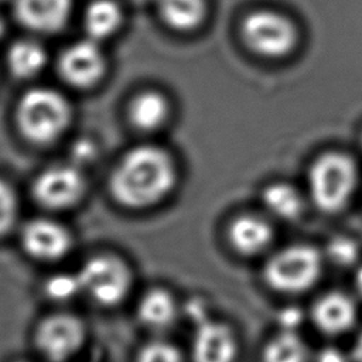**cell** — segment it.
Here are the masks:
<instances>
[{
    "mask_svg": "<svg viewBox=\"0 0 362 362\" xmlns=\"http://www.w3.org/2000/svg\"><path fill=\"white\" fill-rule=\"evenodd\" d=\"M177 184L173 157L161 147L144 144L130 148L110 174L113 198L130 209L151 208L164 201Z\"/></svg>",
    "mask_w": 362,
    "mask_h": 362,
    "instance_id": "6da1fadb",
    "label": "cell"
},
{
    "mask_svg": "<svg viewBox=\"0 0 362 362\" xmlns=\"http://www.w3.org/2000/svg\"><path fill=\"white\" fill-rule=\"evenodd\" d=\"M16 124L21 136L37 146L59 140L72 122V105L54 88L28 89L17 102Z\"/></svg>",
    "mask_w": 362,
    "mask_h": 362,
    "instance_id": "7a4b0ae2",
    "label": "cell"
},
{
    "mask_svg": "<svg viewBox=\"0 0 362 362\" xmlns=\"http://www.w3.org/2000/svg\"><path fill=\"white\" fill-rule=\"evenodd\" d=\"M307 181L314 205L325 214H335L351 201L358 184V168L346 154L325 153L311 164Z\"/></svg>",
    "mask_w": 362,
    "mask_h": 362,
    "instance_id": "3957f363",
    "label": "cell"
},
{
    "mask_svg": "<svg viewBox=\"0 0 362 362\" xmlns=\"http://www.w3.org/2000/svg\"><path fill=\"white\" fill-rule=\"evenodd\" d=\"M322 253L311 245L296 243L274 252L263 267L267 286L286 294H298L311 288L321 277Z\"/></svg>",
    "mask_w": 362,
    "mask_h": 362,
    "instance_id": "277c9868",
    "label": "cell"
},
{
    "mask_svg": "<svg viewBox=\"0 0 362 362\" xmlns=\"http://www.w3.org/2000/svg\"><path fill=\"white\" fill-rule=\"evenodd\" d=\"M76 273L82 294L103 307L120 304L132 288L133 277L129 264L110 253L89 257Z\"/></svg>",
    "mask_w": 362,
    "mask_h": 362,
    "instance_id": "5b68a950",
    "label": "cell"
},
{
    "mask_svg": "<svg viewBox=\"0 0 362 362\" xmlns=\"http://www.w3.org/2000/svg\"><path fill=\"white\" fill-rule=\"evenodd\" d=\"M242 37L252 51L267 58L287 55L298 38L294 24L287 17L269 10L246 16L242 23Z\"/></svg>",
    "mask_w": 362,
    "mask_h": 362,
    "instance_id": "8992f818",
    "label": "cell"
},
{
    "mask_svg": "<svg viewBox=\"0 0 362 362\" xmlns=\"http://www.w3.org/2000/svg\"><path fill=\"white\" fill-rule=\"evenodd\" d=\"M86 329L82 320L69 313L45 317L35 329V346L49 362H66L83 346Z\"/></svg>",
    "mask_w": 362,
    "mask_h": 362,
    "instance_id": "52a82bcc",
    "label": "cell"
},
{
    "mask_svg": "<svg viewBox=\"0 0 362 362\" xmlns=\"http://www.w3.org/2000/svg\"><path fill=\"white\" fill-rule=\"evenodd\" d=\"M85 191L86 180L83 173L72 163L51 165L41 171L33 182L34 199L52 211L75 206Z\"/></svg>",
    "mask_w": 362,
    "mask_h": 362,
    "instance_id": "ba28073f",
    "label": "cell"
},
{
    "mask_svg": "<svg viewBox=\"0 0 362 362\" xmlns=\"http://www.w3.org/2000/svg\"><path fill=\"white\" fill-rule=\"evenodd\" d=\"M107 59L100 44L83 38L66 45L58 58V74L72 88L90 89L105 76Z\"/></svg>",
    "mask_w": 362,
    "mask_h": 362,
    "instance_id": "9c48e42d",
    "label": "cell"
},
{
    "mask_svg": "<svg viewBox=\"0 0 362 362\" xmlns=\"http://www.w3.org/2000/svg\"><path fill=\"white\" fill-rule=\"evenodd\" d=\"M23 249L34 259L55 262L65 257L72 247L71 230L61 222L49 218L28 221L20 233Z\"/></svg>",
    "mask_w": 362,
    "mask_h": 362,
    "instance_id": "30bf717a",
    "label": "cell"
},
{
    "mask_svg": "<svg viewBox=\"0 0 362 362\" xmlns=\"http://www.w3.org/2000/svg\"><path fill=\"white\" fill-rule=\"evenodd\" d=\"M238 349L236 335L226 324L206 318L195 325L191 342L192 362H235Z\"/></svg>",
    "mask_w": 362,
    "mask_h": 362,
    "instance_id": "8fae6325",
    "label": "cell"
},
{
    "mask_svg": "<svg viewBox=\"0 0 362 362\" xmlns=\"http://www.w3.org/2000/svg\"><path fill=\"white\" fill-rule=\"evenodd\" d=\"M14 17L35 34H55L68 24L74 0H13Z\"/></svg>",
    "mask_w": 362,
    "mask_h": 362,
    "instance_id": "7c38bea8",
    "label": "cell"
},
{
    "mask_svg": "<svg viewBox=\"0 0 362 362\" xmlns=\"http://www.w3.org/2000/svg\"><path fill=\"white\" fill-rule=\"evenodd\" d=\"M358 317L355 300L342 291H328L314 303L311 318L325 335H341L349 331Z\"/></svg>",
    "mask_w": 362,
    "mask_h": 362,
    "instance_id": "4fadbf2b",
    "label": "cell"
},
{
    "mask_svg": "<svg viewBox=\"0 0 362 362\" xmlns=\"http://www.w3.org/2000/svg\"><path fill=\"white\" fill-rule=\"evenodd\" d=\"M273 228L262 216L239 215L228 226V240L230 246L243 256L263 253L273 242Z\"/></svg>",
    "mask_w": 362,
    "mask_h": 362,
    "instance_id": "5bb4252c",
    "label": "cell"
},
{
    "mask_svg": "<svg viewBox=\"0 0 362 362\" xmlns=\"http://www.w3.org/2000/svg\"><path fill=\"white\" fill-rule=\"evenodd\" d=\"M139 321L150 331L170 329L178 318V305L174 296L164 288L147 290L137 304Z\"/></svg>",
    "mask_w": 362,
    "mask_h": 362,
    "instance_id": "9a60e30c",
    "label": "cell"
},
{
    "mask_svg": "<svg viewBox=\"0 0 362 362\" xmlns=\"http://www.w3.org/2000/svg\"><path fill=\"white\" fill-rule=\"evenodd\" d=\"M123 10L116 0H92L82 16L86 38L98 44L112 38L123 25Z\"/></svg>",
    "mask_w": 362,
    "mask_h": 362,
    "instance_id": "2e32d148",
    "label": "cell"
},
{
    "mask_svg": "<svg viewBox=\"0 0 362 362\" xmlns=\"http://www.w3.org/2000/svg\"><path fill=\"white\" fill-rule=\"evenodd\" d=\"M170 105L157 90H143L132 98L127 106L129 122L141 132H154L168 119Z\"/></svg>",
    "mask_w": 362,
    "mask_h": 362,
    "instance_id": "e0dca14e",
    "label": "cell"
},
{
    "mask_svg": "<svg viewBox=\"0 0 362 362\" xmlns=\"http://www.w3.org/2000/svg\"><path fill=\"white\" fill-rule=\"evenodd\" d=\"M47 59L45 48L33 38H23L13 42L6 55L10 72L21 79L37 76L44 69Z\"/></svg>",
    "mask_w": 362,
    "mask_h": 362,
    "instance_id": "ac0fdd59",
    "label": "cell"
},
{
    "mask_svg": "<svg viewBox=\"0 0 362 362\" xmlns=\"http://www.w3.org/2000/svg\"><path fill=\"white\" fill-rule=\"evenodd\" d=\"M262 202L266 211L277 219L294 221L304 211L303 195L287 182H272L262 192Z\"/></svg>",
    "mask_w": 362,
    "mask_h": 362,
    "instance_id": "d6986e66",
    "label": "cell"
},
{
    "mask_svg": "<svg viewBox=\"0 0 362 362\" xmlns=\"http://www.w3.org/2000/svg\"><path fill=\"white\" fill-rule=\"evenodd\" d=\"M161 20L173 30L191 31L205 18V0H157Z\"/></svg>",
    "mask_w": 362,
    "mask_h": 362,
    "instance_id": "ffe728a7",
    "label": "cell"
},
{
    "mask_svg": "<svg viewBox=\"0 0 362 362\" xmlns=\"http://www.w3.org/2000/svg\"><path fill=\"white\" fill-rule=\"evenodd\" d=\"M310 349L297 332L280 331L263 348L262 362H308Z\"/></svg>",
    "mask_w": 362,
    "mask_h": 362,
    "instance_id": "44dd1931",
    "label": "cell"
},
{
    "mask_svg": "<svg viewBox=\"0 0 362 362\" xmlns=\"http://www.w3.org/2000/svg\"><path fill=\"white\" fill-rule=\"evenodd\" d=\"M322 256L334 266L348 269L356 266L361 256V247L354 238L338 235L327 242Z\"/></svg>",
    "mask_w": 362,
    "mask_h": 362,
    "instance_id": "7402d4cb",
    "label": "cell"
},
{
    "mask_svg": "<svg viewBox=\"0 0 362 362\" xmlns=\"http://www.w3.org/2000/svg\"><path fill=\"white\" fill-rule=\"evenodd\" d=\"M45 294L57 303H66L82 294L78 273H57L45 283Z\"/></svg>",
    "mask_w": 362,
    "mask_h": 362,
    "instance_id": "603a6c76",
    "label": "cell"
},
{
    "mask_svg": "<svg viewBox=\"0 0 362 362\" xmlns=\"http://www.w3.org/2000/svg\"><path fill=\"white\" fill-rule=\"evenodd\" d=\"M18 197L10 182L0 178V236L10 232L18 219Z\"/></svg>",
    "mask_w": 362,
    "mask_h": 362,
    "instance_id": "cb8c5ba5",
    "label": "cell"
},
{
    "mask_svg": "<svg viewBox=\"0 0 362 362\" xmlns=\"http://www.w3.org/2000/svg\"><path fill=\"white\" fill-rule=\"evenodd\" d=\"M136 362H184V356L173 342L154 339L141 346Z\"/></svg>",
    "mask_w": 362,
    "mask_h": 362,
    "instance_id": "d4e9b609",
    "label": "cell"
},
{
    "mask_svg": "<svg viewBox=\"0 0 362 362\" xmlns=\"http://www.w3.org/2000/svg\"><path fill=\"white\" fill-rule=\"evenodd\" d=\"M303 320H304V315L298 307H284L283 310H280L277 315L280 331H286V332H297Z\"/></svg>",
    "mask_w": 362,
    "mask_h": 362,
    "instance_id": "484cf974",
    "label": "cell"
},
{
    "mask_svg": "<svg viewBox=\"0 0 362 362\" xmlns=\"http://www.w3.org/2000/svg\"><path fill=\"white\" fill-rule=\"evenodd\" d=\"M72 164L78 165L82 163H88L92 161L95 158L96 154V146L90 139H79L75 141V144L72 146Z\"/></svg>",
    "mask_w": 362,
    "mask_h": 362,
    "instance_id": "4316f807",
    "label": "cell"
},
{
    "mask_svg": "<svg viewBox=\"0 0 362 362\" xmlns=\"http://www.w3.org/2000/svg\"><path fill=\"white\" fill-rule=\"evenodd\" d=\"M314 362H349V361H348L346 355L342 351H339L338 348L327 346L317 352Z\"/></svg>",
    "mask_w": 362,
    "mask_h": 362,
    "instance_id": "83f0119b",
    "label": "cell"
},
{
    "mask_svg": "<svg viewBox=\"0 0 362 362\" xmlns=\"http://www.w3.org/2000/svg\"><path fill=\"white\" fill-rule=\"evenodd\" d=\"M352 361L354 362H362V329L358 334L355 342H354V348H352Z\"/></svg>",
    "mask_w": 362,
    "mask_h": 362,
    "instance_id": "f1b7e54d",
    "label": "cell"
},
{
    "mask_svg": "<svg viewBox=\"0 0 362 362\" xmlns=\"http://www.w3.org/2000/svg\"><path fill=\"white\" fill-rule=\"evenodd\" d=\"M354 287L356 293L362 297V264L358 266L355 274H354Z\"/></svg>",
    "mask_w": 362,
    "mask_h": 362,
    "instance_id": "f546056e",
    "label": "cell"
},
{
    "mask_svg": "<svg viewBox=\"0 0 362 362\" xmlns=\"http://www.w3.org/2000/svg\"><path fill=\"white\" fill-rule=\"evenodd\" d=\"M130 1L132 4H139V6H143V4H147V3H156L157 0H127Z\"/></svg>",
    "mask_w": 362,
    "mask_h": 362,
    "instance_id": "4dcf8cb0",
    "label": "cell"
},
{
    "mask_svg": "<svg viewBox=\"0 0 362 362\" xmlns=\"http://www.w3.org/2000/svg\"><path fill=\"white\" fill-rule=\"evenodd\" d=\"M4 33H6V25H4V23L0 20V40L4 37Z\"/></svg>",
    "mask_w": 362,
    "mask_h": 362,
    "instance_id": "1f68e13d",
    "label": "cell"
},
{
    "mask_svg": "<svg viewBox=\"0 0 362 362\" xmlns=\"http://www.w3.org/2000/svg\"><path fill=\"white\" fill-rule=\"evenodd\" d=\"M6 1H8V0H0V4H3V3H6ZM13 1V0H11Z\"/></svg>",
    "mask_w": 362,
    "mask_h": 362,
    "instance_id": "d6a6232c",
    "label": "cell"
}]
</instances>
